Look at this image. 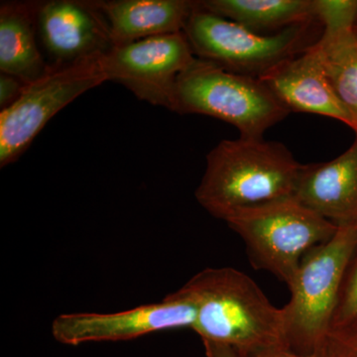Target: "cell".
Segmentation results:
<instances>
[{
	"label": "cell",
	"instance_id": "cell-3",
	"mask_svg": "<svg viewBox=\"0 0 357 357\" xmlns=\"http://www.w3.org/2000/svg\"><path fill=\"white\" fill-rule=\"evenodd\" d=\"M171 110L220 119L248 139H261L268 128L290 114L258 77L199 58L178 76Z\"/></svg>",
	"mask_w": 357,
	"mask_h": 357
},
{
	"label": "cell",
	"instance_id": "cell-9",
	"mask_svg": "<svg viewBox=\"0 0 357 357\" xmlns=\"http://www.w3.org/2000/svg\"><path fill=\"white\" fill-rule=\"evenodd\" d=\"M196 318V301L183 286L161 302L126 311L60 314L52 323V335L60 344L72 347L124 342L174 328H192Z\"/></svg>",
	"mask_w": 357,
	"mask_h": 357
},
{
	"label": "cell",
	"instance_id": "cell-15",
	"mask_svg": "<svg viewBox=\"0 0 357 357\" xmlns=\"http://www.w3.org/2000/svg\"><path fill=\"white\" fill-rule=\"evenodd\" d=\"M199 8L238 23L251 31L307 25L316 20L314 0H204Z\"/></svg>",
	"mask_w": 357,
	"mask_h": 357
},
{
	"label": "cell",
	"instance_id": "cell-2",
	"mask_svg": "<svg viewBox=\"0 0 357 357\" xmlns=\"http://www.w3.org/2000/svg\"><path fill=\"white\" fill-rule=\"evenodd\" d=\"M302 168L281 143L222 140L206 156L195 196L211 215L225 220L243 208L294 196Z\"/></svg>",
	"mask_w": 357,
	"mask_h": 357
},
{
	"label": "cell",
	"instance_id": "cell-21",
	"mask_svg": "<svg viewBox=\"0 0 357 357\" xmlns=\"http://www.w3.org/2000/svg\"><path fill=\"white\" fill-rule=\"evenodd\" d=\"M203 344L208 357H243L229 345L210 340H203Z\"/></svg>",
	"mask_w": 357,
	"mask_h": 357
},
{
	"label": "cell",
	"instance_id": "cell-16",
	"mask_svg": "<svg viewBox=\"0 0 357 357\" xmlns=\"http://www.w3.org/2000/svg\"><path fill=\"white\" fill-rule=\"evenodd\" d=\"M314 47L335 95L357 126V33L323 35Z\"/></svg>",
	"mask_w": 357,
	"mask_h": 357
},
{
	"label": "cell",
	"instance_id": "cell-4",
	"mask_svg": "<svg viewBox=\"0 0 357 357\" xmlns=\"http://www.w3.org/2000/svg\"><path fill=\"white\" fill-rule=\"evenodd\" d=\"M357 249V222L338 225L335 236L312 249L289 284L286 306L289 349L310 356L321 354L347 268Z\"/></svg>",
	"mask_w": 357,
	"mask_h": 357
},
{
	"label": "cell",
	"instance_id": "cell-19",
	"mask_svg": "<svg viewBox=\"0 0 357 357\" xmlns=\"http://www.w3.org/2000/svg\"><path fill=\"white\" fill-rule=\"evenodd\" d=\"M321 354L328 357H357V321L340 330L331 331Z\"/></svg>",
	"mask_w": 357,
	"mask_h": 357
},
{
	"label": "cell",
	"instance_id": "cell-12",
	"mask_svg": "<svg viewBox=\"0 0 357 357\" xmlns=\"http://www.w3.org/2000/svg\"><path fill=\"white\" fill-rule=\"evenodd\" d=\"M294 197L337 225L357 222V135L344 153L303 165Z\"/></svg>",
	"mask_w": 357,
	"mask_h": 357
},
{
	"label": "cell",
	"instance_id": "cell-18",
	"mask_svg": "<svg viewBox=\"0 0 357 357\" xmlns=\"http://www.w3.org/2000/svg\"><path fill=\"white\" fill-rule=\"evenodd\" d=\"M357 321V249L345 271L333 312L331 331L340 330Z\"/></svg>",
	"mask_w": 357,
	"mask_h": 357
},
{
	"label": "cell",
	"instance_id": "cell-13",
	"mask_svg": "<svg viewBox=\"0 0 357 357\" xmlns=\"http://www.w3.org/2000/svg\"><path fill=\"white\" fill-rule=\"evenodd\" d=\"M109 23L114 46L184 32L196 9L189 0L96 1Z\"/></svg>",
	"mask_w": 357,
	"mask_h": 357
},
{
	"label": "cell",
	"instance_id": "cell-10",
	"mask_svg": "<svg viewBox=\"0 0 357 357\" xmlns=\"http://www.w3.org/2000/svg\"><path fill=\"white\" fill-rule=\"evenodd\" d=\"M37 26L53 64H73L114 47L109 23L96 1L40 2Z\"/></svg>",
	"mask_w": 357,
	"mask_h": 357
},
{
	"label": "cell",
	"instance_id": "cell-11",
	"mask_svg": "<svg viewBox=\"0 0 357 357\" xmlns=\"http://www.w3.org/2000/svg\"><path fill=\"white\" fill-rule=\"evenodd\" d=\"M258 79L289 112L331 117L347 124L357 133L356 123L335 95L314 45Z\"/></svg>",
	"mask_w": 357,
	"mask_h": 357
},
{
	"label": "cell",
	"instance_id": "cell-1",
	"mask_svg": "<svg viewBox=\"0 0 357 357\" xmlns=\"http://www.w3.org/2000/svg\"><path fill=\"white\" fill-rule=\"evenodd\" d=\"M184 287L197 303L192 328L202 340L229 345L243 357L289 349L283 307L273 306L248 275L206 268Z\"/></svg>",
	"mask_w": 357,
	"mask_h": 357
},
{
	"label": "cell",
	"instance_id": "cell-20",
	"mask_svg": "<svg viewBox=\"0 0 357 357\" xmlns=\"http://www.w3.org/2000/svg\"><path fill=\"white\" fill-rule=\"evenodd\" d=\"M27 84L10 75L0 74V107L1 110L13 105L22 95Z\"/></svg>",
	"mask_w": 357,
	"mask_h": 357
},
{
	"label": "cell",
	"instance_id": "cell-22",
	"mask_svg": "<svg viewBox=\"0 0 357 357\" xmlns=\"http://www.w3.org/2000/svg\"><path fill=\"white\" fill-rule=\"evenodd\" d=\"M255 357H328L325 354H310V356H304V354H296L290 349H274V351H270L264 352V354H259Z\"/></svg>",
	"mask_w": 357,
	"mask_h": 357
},
{
	"label": "cell",
	"instance_id": "cell-14",
	"mask_svg": "<svg viewBox=\"0 0 357 357\" xmlns=\"http://www.w3.org/2000/svg\"><path fill=\"white\" fill-rule=\"evenodd\" d=\"M40 2H4L0 6V70L25 84L46 75V63L36 41Z\"/></svg>",
	"mask_w": 357,
	"mask_h": 357
},
{
	"label": "cell",
	"instance_id": "cell-7",
	"mask_svg": "<svg viewBox=\"0 0 357 357\" xmlns=\"http://www.w3.org/2000/svg\"><path fill=\"white\" fill-rule=\"evenodd\" d=\"M307 26L288 28L274 35L258 34L203 10L196 1L184 34L197 58L237 74L259 77L297 55Z\"/></svg>",
	"mask_w": 357,
	"mask_h": 357
},
{
	"label": "cell",
	"instance_id": "cell-23",
	"mask_svg": "<svg viewBox=\"0 0 357 357\" xmlns=\"http://www.w3.org/2000/svg\"><path fill=\"white\" fill-rule=\"evenodd\" d=\"M354 31H356L357 33V21L356 23V26H354Z\"/></svg>",
	"mask_w": 357,
	"mask_h": 357
},
{
	"label": "cell",
	"instance_id": "cell-17",
	"mask_svg": "<svg viewBox=\"0 0 357 357\" xmlns=\"http://www.w3.org/2000/svg\"><path fill=\"white\" fill-rule=\"evenodd\" d=\"M314 16L332 36L352 31L357 21V0H314Z\"/></svg>",
	"mask_w": 357,
	"mask_h": 357
},
{
	"label": "cell",
	"instance_id": "cell-5",
	"mask_svg": "<svg viewBox=\"0 0 357 357\" xmlns=\"http://www.w3.org/2000/svg\"><path fill=\"white\" fill-rule=\"evenodd\" d=\"M225 222L243 238L255 266L287 286L303 258L338 229L294 196L243 208Z\"/></svg>",
	"mask_w": 357,
	"mask_h": 357
},
{
	"label": "cell",
	"instance_id": "cell-6",
	"mask_svg": "<svg viewBox=\"0 0 357 357\" xmlns=\"http://www.w3.org/2000/svg\"><path fill=\"white\" fill-rule=\"evenodd\" d=\"M102 55L52 64L45 76L27 84L13 105L0 112V165L13 163L60 110L89 89L107 82Z\"/></svg>",
	"mask_w": 357,
	"mask_h": 357
},
{
	"label": "cell",
	"instance_id": "cell-8",
	"mask_svg": "<svg viewBox=\"0 0 357 357\" xmlns=\"http://www.w3.org/2000/svg\"><path fill=\"white\" fill-rule=\"evenodd\" d=\"M196 58L182 32L114 46L102 62L107 82L122 84L138 100L171 110L176 82Z\"/></svg>",
	"mask_w": 357,
	"mask_h": 357
}]
</instances>
